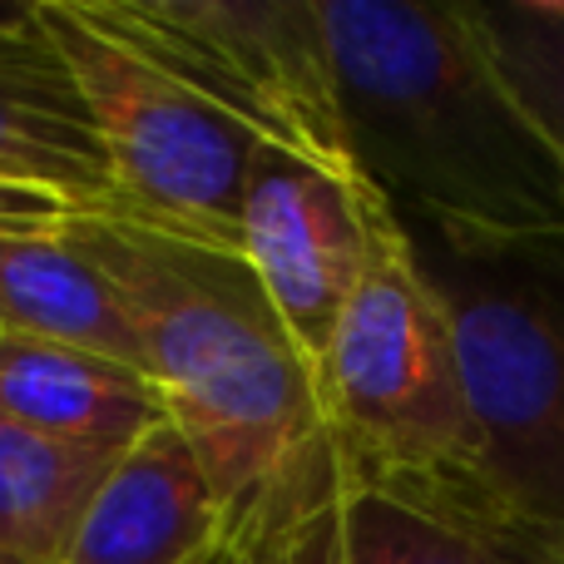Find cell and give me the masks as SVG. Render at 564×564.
Returning a JSON list of instances; mask_svg holds the SVG:
<instances>
[{"mask_svg":"<svg viewBox=\"0 0 564 564\" xmlns=\"http://www.w3.org/2000/svg\"><path fill=\"white\" fill-rule=\"evenodd\" d=\"M347 144L406 224L564 238V164L476 35L470 6L317 0Z\"/></svg>","mask_w":564,"mask_h":564,"instance_id":"obj_1","label":"cell"},{"mask_svg":"<svg viewBox=\"0 0 564 564\" xmlns=\"http://www.w3.org/2000/svg\"><path fill=\"white\" fill-rule=\"evenodd\" d=\"M69 238L119 288L134 317L139 367L228 516L332 436L317 367L288 337L243 253L154 234L99 208H79Z\"/></svg>","mask_w":564,"mask_h":564,"instance_id":"obj_2","label":"cell"},{"mask_svg":"<svg viewBox=\"0 0 564 564\" xmlns=\"http://www.w3.org/2000/svg\"><path fill=\"white\" fill-rule=\"evenodd\" d=\"M406 234L451 322L490 525L564 564V238Z\"/></svg>","mask_w":564,"mask_h":564,"instance_id":"obj_3","label":"cell"},{"mask_svg":"<svg viewBox=\"0 0 564 564\" xmlns=\"http://www.w3.org/2000/svg\"><path fill=\"white\" fill-rule=\"evenodd\" d=\"M317 391L351 480L411 490L490 525L446 307L391 204L371 218L367 268L317 357Z\"/></svg>","mask_w":564,"mask_h":564,"instance_id":"obj_4","label":"cell"},{"mask_svg":"<svg viewBox=\"0 0 564 564\" xmlns=\"http://www.w3.org/2000/svg\"><path fill=\"white\" fill-rule=\"evenodd\" d=\"M40 6L105 149L109 208L99 214L238 253L248 169L263 144L218 115L198 89L99 25L85 0Z\"/></svg>","mask_w":564,"mask_h":564,"instance_id":"obj_5","label":"cell"},{"mask_svg":"<svg viewBox=\"0 0 564 564\" xmlns=\"http://www.w3.org/2000/svg\"><path fill=\"white\" fill-rule=\"evenodd\" d=\"M89 15L164 65L268 149L361 174L347 144L317 0H85Z\"/></svg>","mask_w":564,"mask_h":564,"instance_id":"obj_6","label":"cell"},{"mask_svg":"<svg viewBox=\"0 0 564 564\" xmlns=\"http://www.w3.org/2000/svg\"><path fill=\"white\" fill-rule=\"evenodd\" d=\"M381 204L387 198L361 174H337L268 144L248 169L238 253L312 367L367 268Z\"/></svg>","mask_w":564,"mask_h":564,"instance_id":"obj_7","label":"cell"},{"mask_svg":"<svg viewBox=\"0 0 564 564\" xmlns=\"http://www.w3.org/2000/svg\"><path fill=\"white\" fill-rule=\"evenodd\" d=\"M224 530L228 506L204 460L159 421L89 490L65 564H204Z\"/></svg>","mask_w":564,"mask_h":564,"instance_id":"obj_8","label":"cell"},{"mask_svg":"<svg viewBox=\"0 0 564 564\" xmlns=\"http://www.w3.org/2000/svg\"><path fill=\"white\" fill-rule=\"evenodd\" d=\"M0 416L95 456H119L149 426L169 421L154 381L134 361L6 332H0Z\"/></svg>","mask_w":564,"mask_h":564,"instance_id":"obj_9","label":"cell"},{"mask_svg":"<svg viewBox=\"0 0 564 564\" xmlns=\"http://www.w3.org/2000/svg\"><path fill=\"white\" fill-rule=\"evenodd\" d=\"M0 332L139 367L134 317L105 268L69 238V224L59 234L0 238Z\"/></svg>","mask_w":564,"mask_h":564,"instance_id":"obj_10","label":"cell"},{"mask_svg":"<svg viewBox=\"0 0 564 564\" xmlns=\"http://www.w3.org/2000/svg\"><path fill=\"white\" fill-rule=\"evenodd\" d=\"M0 184H30L75 208H109V169L65 59L0 65Z\"/></svg>","mask_w":564,"mask_h":564,"instance_id":"obj_11","label":"cell"},{"mask_svg":"<svg viewBox=\"0 0 564 564\" xmlns=\"http://www.w3.org/2000/svg\"><path fill=\"white\" fill-rule=\"evenodd\" d=\"M115 456L59 446L0 416V555L20 564H65L89 490Z\"/></svg>","mask_w":564,"mask_h":564,"instance_id":"obj_12","label":"cell"},{"mask_svg":"<svg viewBox=\"0 0 564 564\" xmlns=\"http://www.w3.org/2000/svg\"><path fill=\"white\" fill-rule=\"evenodd\" d=\"M347 466L337 441H322L278 486L228 516L224 540L204 564H347L341 545Z\"/></svg>","mask_w":564,"mask_h":564,"instance_id":"obj_13","label":"cell"},{"mask_svg":"<svg viewBox=\"0 0 564 564\" xmlns=\"http://www.w3.org/2000/svg\"><path fill=\"white\" fill-rule=\"evenodd\" d=\"M341 545L347 564H530L520 545L500 530L441 506V500L411 496V490L371 486L347 476L341 500Z\"/></svg>","mask_w":564,"mask_h":564,"instance_id":"obj_14","label":"cell"},{"mask_svg":"<svg viewBox=\"0 0 564 564\" xmlns=\"http://www.w3.org/2000/svg\"><path fill=\"white\" fill-rule=\"evenodd\" d=\"M476 35L564 164V0L470 6Z\"/></svg>","mask_w":564,"mask_h":564,"instance_id":"obj_15","label":"cell"},{"mask_svg":"<svg viewBox=\"0 0 564 564\" xmlns=\"http://www.w3.org/2000/svg\"><path fill=\"white\" fill-rule=\"evenodd\" d=\"M79 208L69 198L50 194V188L30 184H0V238H25V234H59Z\"/></svg>","mask_w":564,"mask_h":564,"instance_id":"obj_16","label":"cell"},{"mask_svg":"<svg viewBox=\"0 0 564 564\" xmlns=\"http://www.w3.org/2000/svg\"><path fill=\"white\" fill-rule=\"evenodd\" d=\"M59 45L45 25V6H0V65H30L55 59Z\"/></svg>","mask_w":564,"mask_h":564,"instance_id":"obj_17","label":"cell"},{"mask_svg":"<svg viewBox=\"0 0 564 564\" xmlns=\"http://www.w3.org/2000/svg\"><path fill=\"white\" fill-rule=\"evenodd\" d=\"M0 564H20V560H10V555H0Z\"/></svg>","mask_w":564,"mask_h":564,"instance_id":"obj_18","label":"cell"},{"mask_svg":"<svg viewBox=\"0 0 564 564\" xmlns=\"http://www.w3.org/2000/svg\"><path fill=\"white\" fill-rule=\"evenodd\" d=\"M530 564H550V560H530Z\"/></svg>","mask_w":564,"mask_h":564,"instance_id":"obj_19","label":"cell"}]
</instances>
